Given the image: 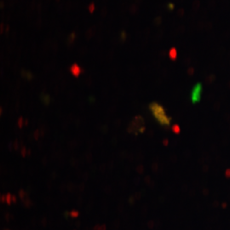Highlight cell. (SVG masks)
<instances>
[{
	"label": "cell",
	"instance_id": "9c48e42d",
	"mask_svg": "<svg viewBox=\"0 0 230 230\" xmlns=\"http://www.w3.org/2000/svg\"><path fill=\"white\" fill-rule=\"evenodd\" d=\"M21 74H22V76L25 77V78H27V79H32V78H33V74H32L30 72L21 71Z\"/></svg>",
	"mask_w": 230,
	"mask_h": 230
},
{
	"label": "cell",
	"instance_id": "30bf717a",
	"mask_svg": "<svg viewBox=\"0 0 230 230\" xmlns=\"http://www.w3.org/2000/svg\"><path fill=\"white\" fill-rule=\"evenodd\" d=\"M129 10H130V13H131V14H135V13L138 11V6L136 5V4H132V5L130 6Z\"/></svg>",
	"mask_w": 230,
	"mask_h": 230
},
{
	"label": "cell",
	"instance_id": "3957f363",
	"mask_svg": "<svg viewBox=\"0 0 230 230\" xmlns=\"http://www.w3.org/2000/svg\"><path fill=\"white\" fill-rule=\"evenodd\" d=\"M202 90H203V88H202V84L200 83L196 84L194 86L193 90H192V94H191V101L193 103H197V102L200 101Z\"/></svg>",
	"mask_w": 230,
	"mask_h": 230
},
{
	"label": "cell",
	"instance_id": "1f68e13d",
	"mask_svg": "<svg viewBox=\"0 0 230 230\" xmlns=\"http://www.w3.org/2000/svg\"><path fill=\"white\" fill-rule=\"evenodd\" d=\"M215 5H216V4H215V2H214V1H213V0H212V1H211V3H210V4H209V6H210V7H211V8H212V9H213V8H214V7H215Z\"/></svg>",
	"mask_w": 230,
	"mask_h": 230
},
{
	"label": "cell",
	"instance_id": "603a6c76",
	"mask_svg": "<svg viewBox=\"0 0 230 230\" xmlns=\"http://www.w3.org/2000/svg\"><path fill=\"white\" fill-rule=\"evenodd\" d=\"M174 8H175V5H174L173 4H167V9H168L169 10H173Z\"/></svg>",
	"mask_w": 230,
	"mask_h": 230
},
{
	"label": "cell",
	"instance_id": "d6a6232c",
	"mask_svg": "<svg viewBox=\"0 0 230 230\" xmlns=\"http://www.w3.org/2000/svg\"><path fill=\"white\" fill-rule=\"evenodd\" d=\"M4 32H5V27L4 24H1V33H3Z\"/></svg>",
	"mask_w": 230,
	"mask_h": 230
},
{
	"label": "cell",
	"instance_id": "836d02e7",
	"mask_svg": "<svg viewBox=\"0 0 230 230\" xmlns=\"http://www.w3.org/2000/svg\"><path fill=\"white\" fill-rule=\"evenodd\" d=\"M86 52V48L85 47H82L81 48V50H80V53L81 54H84Z\"/></svg>",
	"mask_w": 230,
	"mask_h": 230
},
{
	"label": "cell",
	"instance_id": "e0dca14e",
	"mask_svg": "<svg viewBox=\"0 0 230 230\" xmlns=\"http://www.w3.org/2000/svg\"><path fill=\"white\" fill-rule=\"evenodd\" d=\"M205 27H206V29L207 31H210V30H212V24L211 23V22H206V25H205Z\"/></svg>",
	"mask_w": 230,
	"mask_h": 230
},
{
	"label": "cell",
	"instance_id": "7402d4cb",
	"mask_svg": "<svg viewBox=\"0 0 230 230\" xmlns=\"http://www.w3.org/2000/svg\"><path fill=\"white\" fill-rule=\"evenodd\" d=\"M177 15L179 16H183V15H184V10L183 9H179L178 11H177Z\"/></svg>",
	"mask_w": 230,
	"mask_h": 230
},
{
	"label": "cell",
	"instance_id": "7c38bea8",
	"mask_svg": "<svg viewBox=\"0 0 230 230\" xmlns=\"http://www.w3.org/2000/svg\"><path fill=\"white\" fill-rule=\"evenodd\" d=\"M126 38H127V33L124 31H122L119 35V39L121 41H124V40H126Z\"/></svg>",
	"mask_w": 230,
	"mask_h": 230
},
{
	"label": "cell",
	"instance_id": "74e56055",
	"mask_svg": "<svg viewBox=\"0 0 230 230\" xmlns=\"http://www.w3.org/2000/svg\"><path fill=\"white\" fill-rule=\"evenodd\" d=\"M149 178H150V177H145V181H146V182H148H148H149Z\"/></svg>",
	"mask_w": 230,
	"mask_h": 230
},
{
	"label": "cell",
	"instance_id": "83f0119b",
	"mask_svg": "<svg viewBox=\"0 0 230 230\" xmlns=\"http://www.w3.org/2000/svg\"><path fill=\"white\" fill-rule=\"evenodd\" d=\"M136 170H137V171H138L139 173H142V172H143V166H142V165H140L136 168Z\"/></svg>",
	"mask_w": 230,
	"mask_h": 230
},
{
	"label": "cell",
	"instance_id": "7a4b0ae2",
	"mask_svg": "<svg viewBox=\"0 0 230 230\" xmlns=\"http://www.w3.org/2000/svg\"><path fill=\"white\" fill-rule=\"evenodd\" d=\"M127 130L128 132L132 133L136 136L139 133L144 132V130H146V126H145L144 119L142 116H136L133 118V120L129 124Z\"/></svg>",
	"mask_w": 230,
	"mask_h": 230
},
{
	"label": "cell",
	"instance_id": "f546056e",
	"mask_svg": "<svg viewBox=\"0 0 230 230\" xmlns=\"http://www.w3.org/2000/svg\"><path fill=\"white\" fill-rule=\"evenodd\" d=\"M36 23H37V26H38V27H40V26H41V24H42V19H41V18H38V19L37 20Z\"/></svg>",
	"mask_w": 230,
	"mask_h": 230
},
{
	"label": "cell",
	"instance_id": "f1b7e54d",
	"mask_svg": "<svg viewBox=\"0 0 230 230\" xmlns=\"http://www.w3.org/2000/svg\"><path fill=\"white\" fill-rule=\"evenodd\" d=\"M39 135H40V130H37L35 132H34V137H35L36 139H38V136H39Z\"/></svg>",
	"mask_w": 230,
	"mask_h": 230
},
{
	"label": "cell",
	"instance_id": "5bb4252c",
	"mask_svg": "<svg viewBox=\"0 0 230 230\" xmlns=\"http://www.w3.org/2000/svg\"><path fill=\"white\" fill-rule=\"evenodd\" d=\"M19 195H20V197L22 199V200H27V193L23 191V190H20V192H19Z\"/></svg>",
	"mask_w": 230,
	"mask_h": 230
},
{
	"label": "cell",
	"instance_id": "cb8c5ba5",
	"mask_svg": "<svg viewBox=\"0 0 230 230\" xmlns=\"http://www.w3.org/2000/svg\"><path fill=\"white\" fill-rule=\"evenodd\" d=\"M197 27H198V29L200 30V29H202V28H204L205 25H204V23H203L202 21H200V22L198 23V25H197Z\"/></svg>",
	"mask_w": 230,
	"mask_h": 230
},
{
	"label": "cell",
	"instance_id": "484cf974",
	"mask_svg": "<svg viewBox=\"0 0 230 230\" xmlns=\"http://www.w3.org/2000/svg\"><path fill=\"white\" fill-rule=\"evenodd\" d=\"M194 72H195V69L193 67H189V69H188V73H189V75H193Z\"/></svg>",
	"mask_w": 230,
	"mask_h": 230
},
{
	"label": "cell",
	"instance_id": "9a60e30c",
	"mask_svg": "<svg viewBox=\"0 0 230 230\" xmlns=\"http://www.w3.org/2000/svg\"><path fill=\"white\" fill-rule=\"evenodd\" d=\"M42 100L44 101V102L45 103V104H48L49 103V101L50 100V96L48 95H43V96H42Z\"/></svg>",
	"mask_w": 230,
	"mask_h": 230
},
{
	"label": "cell",
	"instance_id": "ba28073f",
	"mask_svg": "<svg viewBox=\"0 0 230 230\" xmlns=\"http://www.w3.org/2000/svg\"><path fill=\"white\" fill-rule=\"evenodd\" d=\"M200 6V1H199V0H195V1H194V3H193V5H192L193 10L197 11V10H199Z\"/></svg>",
	"mask_w": 230,
	"mask_h": 230
},
{
	"label": "cell",
	"instance_id": "ffe728a7",
	"mask_svg": "<svg viewBox=\"0 0 230 230\" xmlns=\"http://www.w3.org/2000/svg\"><path fill=\"white\" fill-rule=\"evenodd\" d=\"M6 197H7V203H8V204H10L12 200V195H10V194H7V195H6Z\"/></svg>",
	"mask_w": 230,
	"mask_h": 230
},
{
	"label": "cell",
	"instance_id": "4fadbf2b",
	"mask_svg": "<svg viewBox=\"0 0 230 230\" xmlns=\"http://www.w3.org/2000/svg\"><path fill=\"white\" fill-rule=\"evenodd\" d=\"M172 130H173V132L176 133V134H179V133L181 132V129H180L179 125H177V124H174V125L172 126Z\"/></svg>",
	"mask_w": 230,
	"mask_h": 230
},
{
	"label": "cell",
	"instance_id": "2e32d148",
	"mask_svg": "<svg viewBox=\"0 0 230 230\" xmlns=\"http://www.w3.org/2000/svg\"><path fill=\"white\" fill-rule=\"evenodd\" d=\"M17 123H18V126H19L20 128H21L24 124V118H22V117H21V118L18 119Z\"/></svg>",
	"mask_w": 230,
	"mask_h": 230
},
{
	"label": "cell",
	"instance_id": "277c9868",
	"mask_svg": "<svg viewBox=\"0 0 230 230\" xmlns=\"http://www.w3.org/2000/svg\"><path fill=\"white\" fill-rule=\"evenodd\" d=\"M70 71H71V72L74 76L78 77V75H79L80 73H82V68L78 65V64L74 63V64L70 67Z\"/></svg>",
	"mask_w": 230,
	"mask_h": 230
},
{
	"label": "cell",
	"instance_id": "d4e9b609",
	"mask_svg": "<svg viewBox=\"0 0 230 230\" xmlns=\"http://www.w3.org/2000/svg\"><path fill=\"white\" fill-rule=\"evenodd\" d=\"M106 11H107V10H106V7H103V8H102V10H101V16H106Z\"/></svg>",
	"mask_w": 230,
	"mask_h": 230
},
{
	"label": "cell",
	"instance_id": "d590c367",
	"mask_svg": "<svg viewBox=\"0 0 230 230\" xmlns=\"http://www.w3.org/2000/svg\"><path fill=\"white\" fill-rule=\"evenodd\" d=\"M9 30H10V27H9V26H6L5 33H8V32H9Z\"/></svg>",
	"mask_w": 230,
	"mask_h": 230
},
{
	"label": "cell",
	"instance_id": "6da1fadb",
	"mask_svg": "<svg viewBox=\"0 0 230 230\" xmlns=\"http://www.w3.org/2000/svg\"><path fill=\"white\" fill-rule=\"evenodd\" d=\"M149 110L152 112L153 117L159 122L162 126H169L171 124V117H169L165 113V108L159 104L158 102H152L149 104Z\"/></svg>",
	"mask_w": 230,
	"mask_h": 230
},
{
	"label": "cell",
	"instance_id": "f35d334b",
	"mask_svg": "<svg viewBox=\"0 0 230 230\" xmlns=\"http://www.w3.org/2000/svg\"><path fill=\"white\" fill-rule=\"evenodd\" d=\"M136 1L137 2V3H139V2H140V1H142V0H136Z\"/></svg>",
	"mask_w": 230,
	"mask_h": 230
},
{
	"label": "cell",
	"instance_id": "5b68a950",
	"mask_svg": "<svg viewBox=\"0 0 230 230\" xmlns=\"http://www.w3.org/2000/svg\"><path fill=\"white\" fill-rule=\"evenodd\" d=\"M75 38H76V33L73 32V33H72L69 34V36L67 37V44L68 45V46H70L72 44V43L73 41L75 40Z\"/></svg>",
	"mask_w": 230,
	"mask_h": 230
},
{
	"label": "cell",
	"instance_id": "e575fe53",
	"mask_svg": "<svg viewBox=\"0 0 230 230\" xmlns=\"http://www.w3.org/2000/svg\"><path fill=\"white\" fill-rule=\"evenodd\" d=\"M160 55H161L162 56H165V55H166V51H165V50H163L162 52H160Z\"/></svg>",
	"mask_w": 230,
	"mask_h": 230
},
{
	"label": "cell",
	"instance_id": "8fae6325",
	"mask_svg": "<svg viewBox=\"0 0 230 230\" xmlns=\"http://www.w3.org/2000/svg\"><path fill=\"white\" fill-rule=\"evenodd\" d=\"M161 23H162V18L160 17V16H158V17H156L153 20V24L155 26H160Z\"/></svg>",
	"mask_w": 230,
	"mask_h": 230
},
{
	"label": "cell",
	"instance_id": "ab89813d",
	"mask_svg": "<svg viewBox=\"0 0 230 230\" xmlns=\"http://www.w3.org/2000/svg\"><path fill=\"white\" fill-rule=\"evenodd\" d=\"M56 1H59V0H56Z\"/></svg>",
	"mask_w": 230,
	"mask_h": 230
},
{
	"label": "cell",
	"instance_id": "8d00e7d4",
	"mask_svg": "<svg viewBox=\"0 0 230 230\" xmlns=\"http://www.w3.org/2000/svg\"><path fill=\"white\" fill-rule=\"evenodd\" d=\"M12 201H13V202H16V198L15 196H12Z\"/></svg>",
	"mask_w": 230,
	"mask_h": 230
},
{
	"label": "cell",
	"instance_id": "44dd1931",
	"mask_svg": "<svg viewBox=\"0 0 230 230\" xmlns=\"http://www.w3.org/2000/svg\"><path fill=\"white\" fill-rule=\"evenodd\" d=\"M66 9L67 10H69L70 9L72 8V2L71 1H67V4H66Z\"/></svg>",
	"mask_w": 230,
	"mask_h": 230
},
{
	"label": "cell",
	"instance_id": "60d3db41",
	"mask_svg": "<svg viewBox=\"0 0 230 230\" xmlns=\"http://www.w3.org/2000/svg\"><path fill=\"white\" fill-rule=\"evenodd\" d=\"M229 86H230V84H229Z\"/></svg>",
	"mask_w": 230,
	"mask_h": 230
},
{
	"label": "cell",
	"instance_id": "4dcf8cb0",
	"mask_svg": "<svg viewBox=\"0 0 230 230\" xmlns=\"http://www.w3.org/2000/svg\"><path fill=\"white\" fill-rule=\"evenodd\" d=\"M21 154H22V156H24V157L27 155V149H26V148H21Z\"/></svg>",
	"mask_w": 230,
	"mask_h": 230
},
{
	"label": "cell",
	"instance_id": "8992f818",
	"mask_svg": "<svg viewBox=\"0 0 230 230\" xmlns=\"http://www.w3.org/2000/svg\"><path fill=\"white\" fill-rule=\"evenodd\" d=\"M177 49L174 47L171 48V50H170V51H169V57H170L171 60L175 61V60L177 59Z\"/></svg>",
	"mask_w": 230,
	"mask_h": 230
},
{
	"label": "cell",
	"instance_id": "4316f807",
	"mask_svg": "<svg viewBox=\"0 0 230 230\" xmlns=\"http://www.w3.org/2000/svg\"><path fill=\"white\" fill-rule=\"evenodd\" d=\"M184 31H185V27H184L183 26L179 27V28H178V33H183Z\"/></svg>",
	"mask_w": 230,
	"mask_h": 230
},
{
	"label": "cell",
	"instance_id": "d6986e66",
	"mask_svg": "<svg viewBox=\"0 0 230 230\" xmlns=\"http://www.w3.org/2000/svg\"><path fill=\"white\" fill-rule=\"evenodd\" d=\"M88 9H89V12H90V13H92V12L94 11V10H95L94 3H91V4H89V5L88 6Z\"/></svg>",
	"mask_w": 230,
	"mask_h": 230
},
{
	"label": "cell",
	"instance_id": "ac0fdd59",
	"mask_svg": "<svg viewBox=\"0 0 230 230\" xmlns=\"http://www.w3.org/2000/svg\"><path fill=\"white\" fill-rule=\"evenodd\" d=\"M215 78L216 77L214 76V75H211V76L207 77L206 78V83H212L215 79Z\"/></svg>",
	"mask_w": 230,
	"mask_h": 230
},
{
	"label": "cell",
	"instance_id": "52a82bcc",
	"mask_svg": "<svg viewBox=\"0 0 230 230\" xmlns=\"http://www.w3.org/2000/svg\"><path fill=\"white\" fill-rule=\"evenodd\" d=\"M95 30H96V27H93L89 28V29L86 32V33H85V37H86V38H87V39H89V38H92V36L94 35L95 33Z\"/></svg>",
	"mask_w": 230,
	"mask_h": 230
}]
</instances>
